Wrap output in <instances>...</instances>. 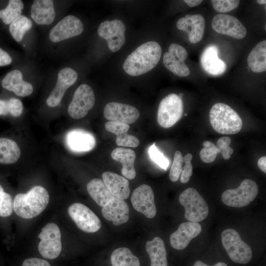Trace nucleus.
Masks as SVG:
<instances>
[{
	"label": "nucleus",
	"instance_id": "obj_38",
	"mask_svg": "<svg viewBox=\"0 0 266 266\" xmlns=\"http://www.w3.org/2000/svg\"><path fill=\"white\" fill-rule=\"evenodd\" d=\"M148 154L150 159L160 167L166 170L169 165L168 159L166 157L163 153L159 151L154 143L150 146L148 149Z\"/></svg>",
	"mask_w": 266,
	"mask_h": 266
},
{
	"label": "nucleus",
	"instance_id": "obj_51",
	"mask_svg": "<svg viewBox=\"0 0 266 266\" xmlns=\"http://www.w3.org/2000/svg\"><path fill=\"white\" fill-rule=\"evenodd\" d=\"M187 115H188V113H186L184 114V116H187Z\"/></svg>",
	"mask_w": 266,
	"mask_h": 266
},
{
	"label": "nucleus",
	"instance_id": "obj_16",
	"mask_svg": "<svg viewBox=\"0 0 266 266\" xmlns=\"http://www.w3.org/2000/svg\"><path fill=\"white\" fill-rule=\"evenodd\" d=\"M78 74L70 67L62 69L58 74L56 85L46 100L49 107H54L61 102L66 91L77 81Z\"/></svg>",
	"mask_w": 266,
	"mask_h": 266
},
{
	"label": "nucleus",
	"instance_id": "obj_19",
	"mask_svg": "<svg viewBox=\"0 0 266 266\" xmlns=\"http://www.w3.org/2000/svg\"><path fill=\"white\" fill-rule=\"evenodd\" d=\"M205 20L200 14L186 15L178 19L176 23L178 29L186 33L192 43L200 42L202 38L205 30Z\"/></svg>",
	"mask_w": 266,
	"mask_h": 266
},
{
	"label": "nucleus",
	"instance_id": "obj_37",
	"mask_svg": "<svg viewBox=\"0 0 266 266\" xmlns=\"http://www.w3.org/2000/svg\"><path fill=\"white\" fill-rule=\"evenodd\" d=\"M13 210V200L11 196L3 190L0 185V216H10Z\"/></svg>",
	"mask_w": 266,
	"mask_h": 266
},
{
	"label": "nucleus",
	"instance_id": "obj_47",
	"mask_svg": "<svg viewBox=\"0 0 266 266\" xmlns=\"http://www.w3.org/2000/svg\"><path fill=\"white\" fill-rule=\"evenodd\" d=\"M193 266H208L206 264H204L201 261H197ZM212 266H228V265L223 262H219L216 264L215 265Z\"/></svg>",
	"mask_w": 266,
	"mask_h": 266
},
{
	"label": "nucleus",
	"instance_id": "obj_15",
	"mask_svg": "<svg viewBox=\"0 0 266 266\" xmlns=\"http://www.w3.org/2000/svg\"><path fill=\"white\" fill-rule=\"evenodd\" d=\"M103 115L109 121L129 125L138 119L140 113L136 107L131 105L110 102L104 108Z\"/></svg>",
	"mask_w": 266,
	"mask_h": 266
},
{
	"label": "nucleus",
	"instance_id": "obj_26",
	"mask_svg": "<svg viewBox=\"0 0 266 266\" xmlns=\"http://www.w3.org/2000/svg\"><path fill=\"white\" fill-rule=\"evenodd\" d=\"M105 128L116 135V143L118 146L136 147L139 144L136 137L127 133L130 128L129 124L108 121L105 123Z\"/></svg>",
	"mask_w": 266,
	"mask_h": 266
},
{
	"label": "nucleus",
	"instance_id": "obj_27",
	"mask_svg": "<svg viewBox=\"0 0 266 266\" xmlns=\"http://www.w3.org/2000/svg\"><path fill=\"white\" fill-rule=\"evenodd\" d=\"M145 249L151 260V266H167L166 251L162 238L156 236L147 241Z\"/></svg>",
	"mask_w": 266,
	"mask_h": 266
},
{
	"label": "nucleus",
	"instance_id": "obj_34",
	"mask_svg": "<svg viewBox=\"0 0 266 266\" xmlns=\"http://www.w3.org/2000/svg\"><path fill=\"white\" fill-rule=\"evenodd\" d=\"M23 8L24 4L21 0H10L5 8L0 10V19L5 24H9L21 15Z\"/></svg>",
	"mask_w": 266,
	"mask_h": 266
},
{
	"label": "nucleus",
	"instance_id": "obj_3",
	"mask_svg": "<svg viewBox=\"0 0 266 266\" xmlns=\"http://www.w3.org/2000/svg\"><path fill=\"white\" fill-rule=\"evenodd\" d=\"M209 120L213 129L223 134L237 133L242 127V121L238 114L224 103L213 105L209 112Z\"/></svg>",
	"mask_w": 266,
	"mask_h": 266
},
{
	"label": "nucleus",
	"instance_id": "obj_20",
	"mask_svg": "<svg viewBox=\"0 0 266 266\" xmlns=\"http://www.w3.org/2000/svg\"><path fill=\"white\" fill-rule=\"evenodd\" d=\"M129 212L127 203L124 200L115 197L101 209L103 217L108 221H112L114 226L126 223L129 219Z\"/></svg>",
	"mask_w": 266,
	"mask_h": 266
},
{
	"label": "nucleus",
	"instance_id": "obj_45",
	"mask_svg": "<svg viewBox=\"0 0 266 266\" xmlns=\"http://www.w3.org/2000/svg\"><path fill=\"white\" fill-rule=\"evenodd\" d=\"M11 62L12 59L10 55L0 48V66L8 65Z\"/></svg>",
	"mask_w": 266,
	"mask_h": 266
},
{
	"label": "nucleus",
	"instance_id": "obj_49",
	"mask_svg": "<svg viewBox=\"0 0 266 266\" xmlns=\"http://www.w3.org/2000/svg\"><path fill=\"white\" fill-rule=\"evenodd\" d=\"M257 3L260 4H266V0H257Z\"/></svg>",
	"mask_w": 266,
	"mask_h": 266
},
{
	"label": "nucleus",
	"instance_id": "obj_31",
	"mask_svg": "<svg viewBox=\"0 0 266 266\" xmlns=\"http://www.w3.org/2000/svg\"><path fill=\"white\" fill-rule=\"evenodd\" d=\"M112 266H140L138 258L126 247L115 249L110 257Z\"/></svg>",
	"mask_w": 266,
	"mask_h": 266
},
{
	"label": "nucleus",
	"instance_id": "obj_46",
	"mask_svg": "<svg viewBox=\"0 0 266 266\" xmlns=\"http://www.w3.org/2000/svg\"><path fill=\"white\" fill-rule=\"evenodd\" d=\"M258 166L259 168L264 173H266V157L263 156L258 161Z\"/></svg>",
	"mask_w": 266,
	"mask_h": 266
},
{
	"label": "nucleus",
	"instance_id": "obj_42",
	"mask_svg": "<svg viewBox=\"0 0 266 266\" xmlns=\"http://www.w3.org/2000/svg\"><path fill=\"white\" fill-rule=\"evenodd\" d=\"M192 158L193 156L191 153H188L183 157V163H184V166L182 167L180 177V181L182 183L188 182L192 175L193 166L191 164Z\"/></svg>",
	"mask_w": 266,
	"mask_h": 266
},
{
	"label": "nucleus",
	"instance_id": "obj_29",
	"mask_svg": "<svg viewBox=\"0 0 266 266\" xmlns=\"http://www.w3.org/2000/svg\"><path fill=\"white\" fill-rule=\"evenodd\" d=\"M247 63L254 72L260 73L266 70V40L259 42L249 53Z\"/></svg>",
	"mask_w": 266,
	"mask_h": 266
},
{
	"label": "nucleus",
	"instance_id": "obj_22",
	"mask_svg": "<svg viewBox=\"0 0 266 266\" xmlns=\"http://www.w3.org/2000/svg\"><path fill=\"white\" fill-rule=\"evenodd\" d=\"M102 181L115 197L126 200L130 195L129 182L125 177L114 172L106 171L102 174Z\"/></svg>",
	"mask_w": 266,
	"mask_h": 266
},
{
	"label": "nucleus",
	"instance_id": "obj_25",
	"mask_svg": "<svg viewBox=\"0 0 266 266\" xmlns=\"http://www.w3.org/2000/svg\"><path fill=\"white\" fill-rule=\"evenodd\" d=\"M112 158L122 164L121 172L126 178L132 180L135 178L136 171L134 163L136 158L134 151L131 149L118 147L111 152Z\"/></svg>",
	"mask_w": 266,
	"mask_h": 266
},
{
	"label": "nucleus",
	"instance_id": "obj_12",
	"mask_svg": "<svg viewBox=\"0 0 266 266\" xmlns=\"http://www.w3.org/2000/svg\"><path fill=\"white\" fill-rule=\"evenodd\" d=\"M84 30L81 21L69 15L59 22L50 31V39L54 42H60L81 34Z\"/></svg>",
	"mask_w": 266,
	"mask_h": 266
},
{
	"label": "nucleus",
	"instance_id": "obj_50",
	"mask_svg": "<svg viewBox=\"0 0 266 266\" xmlns=\"http://www.w3.org/2000/svg\"><path fill=\"white\" fill-rule=\"evenodd\" d=\"M178 96L180 99H182L183 96H184V94H183V93H180L179 95H178Z\"/></svg>",
	"mask_w": 266,
	"mask_h": 266
},
{
	"label": "nucleus",
	"instance_id": "obj_21",
	"mask_svg": "<svg viewBox=\"0 0 266 266\" xmlns=\"http://www.w3.org/2000/svg\"><path fill=\"white\" fill-rule=\"evenodd\" d=\"M218 48L215 45L207 46L203 51L200 62L203 69L212 75H220L226 69V63L218 56Z\"/></svg>",
	"mask_w": 266,
	"mask_h": 266
},
{
	"label": "nucleus",
	"instance_id": "obj_40",
	"mask_svg": "<svg viewBox=\"0 0 266 266\" xmlns=\"http://www.w3.org/2000/svg\"><path fill=\"white\" fill-rule=\"evenodd\" d=\"M213 7L220 13H226L236 8L239 4L238 0H212Z\"/></svg>",
	"mask_w": 266,
	"mask_h": 266
},
{
	"label": "nucleus",
	"instance_id": "obj_32",
	"mask_svg": "<svg viewBox=\"0 0 266 266\" xmlns=\"http://www.w3.org/2000/svg\"><path fill=\"white\" fill-rule=\"evenodd\" d=\"M32 25L31 19L21 15L10 24L9 32L17 42H20L26 33L31 29Z\"/></svg>",
	"mask_w": 266,
	"mask_h": 266
},
{
	"label": "nucleus",
	"instance_id": "obj_4",
	"mask_svg": "<svg viewBox=\"0 0 266 266\" xmlns=\"http://www.w3.org/2000/svg\"><path fill=\"white\" fill-rule=\"evenodd\" d=\"M223 245L230 259L234 262L246 264L251 260L252 251L251 247L240 237L235 230L229 228L221 233Z\"/></svg>",
	"mask_w": 266,
	"mask_h": 266
},
{
	"label": "nucleus",
	"instance_id": "obj_39",
	"mask_svg": "<svg viewBox=\"0 0 266 266\" xmlns=\"http://www.w3.org/2000/svg\"><path fill=\"white\" fill-rule=\"evenodd\" d=\"M183 156L179 151L175 152L173 163L170 170L169 177L172 182L177 181L182 171Z\"/></svg>",
	"mask_w": 266,
	"mask_h": 266
},
{
	"label": "nucleus",
	"instance_id": "obj_6",
	"mask_svg": "<svg viewBox=\"0 0 266 266\" xmlns=\"http://www.w3.org/2000/svg\"><path fill=\"white\" fill-rule=\"evenodd\" d=\"M258 187L253 180L245 179L238 187L224 191L222 194L223 203L233 207H245L252 201L258 193Z\"/></svg>",
	"mask_w": 266,
	"mask_h": 266
},
{
	"label": "nucleus",
	"instance_id": "obj_28",
	"mask_svg": "<svg viewBox=\"0 0 266 266\" xmlns=\"http://www.w3.org/2000/svg\"><path fill=\"white\" fill-rule=\"evenodd\" d=\"M87 190L93 200L101 207L108 204L114 197L99 178L91 180L87 185Z\"/></svg>",
	"mask_w": 266,
	"mask_h": 266
},
{
	"label": "nucleus",
	"instance_id": "obj_7",
	"mask_svg": "<svg viewBox=\"0 0 266 266\" xmlns=\"http://www.w3.org/2000/svg\"><path fill=\"white\" fill-rule=\"evenodd\" d=\"M38 238L40 240L38 250L43 257L54 259L59 256L62 250L61 234L57 224H47L41 229Z\"/></svg>",
	"mask_w": 266,
	"mask_h": 266
},
{
	"label": "nucleus",
	"instance_id": "obj_9",
	"mask_svg": "<svg viewBox=\"0 0 266 266\" xmlns=\"http://www.w3.org/2000/svg\"><path fill=\"white\" fill-rule=\"evenodd\" d=\"M95 97L92 88L88 85H80L75 90L68 107V113L73 119L86 116L94 105Z\"/></svg>",
	"mask_w": 266,
	"mask_h": 266
},
{
	"label": "nucleus",
	"instance_id": "obj_44",
	"mask_svg": "<svg viewBox=\"0 0 266 266\" xmlns=\"http://www.w3.org/2000/svg\"><path fill=\"white\" fill-rule=\"evenodd\" d=\"M22 266H51L46 260L37 258H31L25 260Z\"/></svg>",
	"mask_w": 266,
	"mask_h": 266
},
{
	"label": "nucleus",
	"instance_id": "obj_33",
	"mask_svg": "<svg viewBox=\"0 0 266 266\" xmlns=\"http://www.w3.org/2000/svg\"><path fill=\"white\" fill-rule=\"evenodd\" d=\"M163 63L168 70L179 77H186L190 74V69L184 62L177 60L168 52L164 55Z\"/></svg>",
	"mask_w": 266,
	"mask_h": 266
},
{
	"label": "nucleus",
	"instance_id": "obj_24",
	"mask_svg": "<svg viewBox=\"0 0 266 266\" xmlns=\"http://www.w3.org/2000/svg\"><path fill=\"white\" fill-rule=\"evenodd\" d=\"M31 17L38 25H50L54 21L56 13L52 0H35L31 6Z\"/></svg>",
	"mask_w": 266,
	"mask_h": 266
},
{
	"label": "nucleus",
	"instance_id": "obj_48",
	"mask_svg": "<svg viewBox=\"0 0 266 266\" xmlns=\"http://www.w3.org/2000/svg\"><path fill=\"white\" fill-rule=\"evenodd\" d=\"M202 0H185L184 2L190 7H193L200 4Z\"/></svg>",
	"mask_w": 266,
	"mask_h": 266
},
{
	"label": "nucleus",
	"instance_id": "obj_10",
	"mask_svg": "<svg viewBox=\"0 0 266 266\" xmlns=\"http://www.w3.org/2000/svg\"><path fill=\"white\" fill-rule=\"evenodd\" d=\"M125 31L124 22L118 19L102 22L98 29L99 35L107 41L109 50L113 52L119 50L125 43Z\"/></svg>",
	"mask_w": 266,
	"mask_h": 266
},
{
	"label": "nucleus",
	"instance_id": "obj_11",
	"mask_svg": "<svg viewBox=\"0 0 266 266\" xmlns=\"http://www.w3.org/2000/svg\"><path fill=\"white\" fill-rule=\"evenodd\" d=\"M68 213L78 228L84 232H97L101 226L98 216L82 203L76 202L71 204L68 208Z\"/></svg>",
	"mask_w": 266,
	"mask_h": 266
},
{
	"label": "nucleus",
	"instance_id": "obj_35",
	"mask_svg": "<svg viewBox=\"0 0 266 266\" xmlns=\"http://www.w3.org/2000/svg\"><path fill=\"white\" fill-rule=\"evenodd\" d=\"M23 109V103L19 99L12 98L8 100H0V115L9 114L18 117L22 114Z\"/></svg>",
	"mask_w": 266,
	"mask_h": 266
},
{
	"label": "nucleus",
	"instance_id": "obj_14",
	"mask_svg": "<svg viewBox=\"0 0 266 266\" xmlns=\"http://www.w3.org/2000/svg\"><path fill=\"white\" fill-rule=\"evenodd\" d=\"M131 202L134 208L148 218H154L157 213L154 195L152 188L142 184L133 192Z\"/></svg>",
	"mask_w": 266,
	"mask_h": 266
},
{
	"label": "nucleus",
	"instance_id": "obj_41",
	"mask_svg": "<svg viewBox=\"0 0 266 266\" xmlns=\"http://www.w3.org/2000/svg\"><path fill=\"white\" fill-rule=\"evenodd\" d=\"M231 142V138L228 136L222 137L217 141L216 147L225 160H229L233 152V149L229 146Z\"/></svg>",
	"mask_w": 266,
	"mask_h": 266
},
{
	"label": "nucleus",
	"instance_id": "obj_30",
	"mask_svg": "<svg viewBox=\"0 0 266 266\" xmlns=\"http://www.w3.org/2000/svg\"><path fill=\"white\" fill-rule=\"evenodd\" d=\"M20 156V149L14 140L7 138H0V163L14 164Z\"/></svg>",
	"mask_w": 266,
	"mask_h": 266
},
{
	"label": "nucleus",
	"instance_id": "obj_43",
	"mask_svg": "<svg viewBox=\"0 0 266 266\" xmlns=\"http://www.w3.org/2000/svg\"><path fill=\"white\" fill-rule=\"evenodd\" d=\"M168 52L174 56L177 60L183 61L187 57V52L186 49L176 43H172L168 47Z\"/></svg>",
	"mask_w": 266,
	"mask_h": 266
},
{
	"label": "nucleus",
	"instance_id": "obj_8",
	"mask_svg": "<svg viewBox=\"0 0 266 266\" xmlns=\"http://www.w3.org/2000/svg\"><path fill=\"white\" fill-rule=\"evenodd\" d=\"M183 112L182 100L176 94H170L163 98L159 104L158 122L163 128L171 127L181 118Z\"/></svg>",
	"mask_w": 266,
	"mask_h": 266
},
{
	"label": "nucleus",
	"instance_id": "obj_1",
	"mask_svg": "<svg viewBox=\"0 0 266 266\" xmlns=\"http://www.w3.org/2000/svg\"><path fill=\"white\" fill-rule=\"evenodd\" d=\"M161 55L162 48L158 42H145L128 55L123 63V68L132 76L143 75L156 67Z\"/></svg>",
	"mask_w": 266,
	"mask_h": 266
},
{
	"label": "nucleus",
	"instance_id": "obj_17",
	"mask_svg": "<svg viewBox=\"0 0 266 266\" xmlns=\"http://www.w3.org/2000/svg\"><path fill=\"white\" fill-rule=\"evenodd\" d=\"M65 142L67 148L76 153L86 152L92 150L96 143L94 135L82 129H73L66 135Z\"/></svg>",
	"mask_w": 266,
	"mask_h": 266
},
{
	"label": "nucleus",
	"instance_id": "obj_36",
	"mask_svg": "<svg viewBox=\"0 0 266 266\" xmlns=\"http://www.w3.org/2000/svg\"><path fill=\"white\" fill-rule=\"evenodd\" d=\"M204 148L200 153L201 160L205 163H211L216 159L217 155L220 153L216 146L211 141H204L203 142Z\"/></svg>",
	"mask_w": 266,
	"mask_h": 266
},
{
	"label": "nucleus",
	"instance_id": "obj_13",
	"mask_svg": "<svg viewBox=\"0 0 266 266\" xmlns=\"http://www.w3.org/2000/svg\"><path fill=\"white\" fill-rule=\"evenodd\" d=\"M212 29L217 33L240 39L246 34L245 26L236 18L230 15L218 14L212 20Z\"/></svg>",
	"mask_w": 266,
	"mask_h": 266
},
{
	"label": "nucleus",
	"instance_id": "obj_18",
	"mask_svg": "<svg viewBox=\"0 0 266 266\" xmlns=\"http://www.w3.org/2000/svg\"><path fill=\"white\" fill-rule=\"evenodd\" d=\"M201 232V226L199 223L190 221L183 222L170 235V245L175 249L182 250L188 246L192 239L199 235Z\"/></svg>",
	"mask_w": 266,
	"mask_h": 266
},
{
	"label": "nucleus",
	"instance_id": "obj_5",
	"mask_svg": "<svg viewBox=\"0 0 266 266\" xmlns=\"http://www.w3.org/2000/svg\"><path fill=\"white\" fill-rule=\"evenodd\" d=\"M180 203L184 207L185 217L190 222L199 223L208 216L207 204L199 193L193 188H188L179 197Z\"/></svg>",
	"mask_w": 266,
	"mask_h": 266
},
{
	"label": "nucleus",
	"instance_id": "obj_23",
	"mask_svg": "<svg viewBox=\"0 0 266 266\" xmlns=\"http://www.w3.org/2000/svg\"><path fill=\"white\" fill-rule=\"evenodd\" d=\"M1 85L19 97L29 96L33 92V86L23 79L22 73L18 69L8 72L2 79Z\"/></svg>",
	"mask_w": 266,
	"mask_h": 266
},
{
	"label": "nucleus",
	"instance_id": "obj_2",
	"mask_svg": "<svg viewBox=\"0 0 266 266\" xmlns=\"http://www.w3.org/2000/svg\"><path fill=\"white\" fill-rule=\"evenodd\" d=\"M49 202L47 190L41 186H35L27 193H19L15 197L13 209L18 216L32 219L41 213Z\"/></svg>",
	"mask_w": 266,
	"mask_h": 266
}]
</instances>
